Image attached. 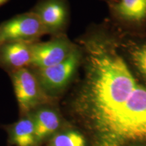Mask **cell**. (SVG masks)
<instances>
[{"instance_id": "obj_1", "label": "cell", "mask_w": 146, "mask_h": 146, "mask_svg": "<svg viewBox=\"0 0 146 146\" xmlns=\"http://www.w3.org/2000/svg\"><path fill=\"white\" fill-rule=\"evenodd\" d=\"M83 76L69 103L91 146L146 145V85L136 77L110 36H82Z\"/></svg>"}, {"instance_id": "obj_2", "label": "cell", "mask_w": 146, "mask_h": 146, "mask_svg": "<svg viewBox=\"0 0 146 146\" xmlns=\"http://www.w3.org/2000/svg\"><path fill=\"white\" fill-rule=\"evenodd\" d=\"M81 62L82 52L76 45L74 50L62 62L44 68H30L46 96L55 101L74 79Z\"/></svg>"}, {"instance_id": "obj_3", "label": "cell", "mask_w": 146, "mask_h": 146, "mask_svg": "<svg viewBox=\"0 0 146 146\" xmlns=\"http://www.w3.org/2000/svg\"><path fill=\"white\" fill-rule=\"evenodd\" d=\"M9 74L21 116L32 112L45 104L54 102L45 94L30 68L20 69Z\"/></svg>"}, {"instance_id": "obj_4", "label": "cell", "mask_w": 146, "mask_h": 146, "mask_svg": "<svg viewBox=\"0 0 146 146\" xmlns=\"http://www.w3.org/2000/svg\"><path fill=\"white\" fill-rule=\"evenodd\" d=\"M47 35L45 29L36 14L31 10L18 14L0 25V36L4 42L33 43Z\"/></svg>"}, {"instance_id": "obj_5", "label": "cell", "mask_w": 146, "mask_h": 146, "mask_svg": "<svg viewBox=\"0 0 146 146\" xmlns=\"http://www.w3.org/2000/svg\"><path fill=\"white\" fill-rule=\"evenodd\" d=\"M76 47L64 33L54 36L47 41L32 44V61L29 68H44L62 62Z\"/></svg>"}, {"instance_id": "obj_6", "label": "cell", "mask_w": 146, "mask_h": 146, "mask_svg": "<svg viewBox=\"0 0 146 146\" xmlns=\"http://www.w3.org/2000/svg\"><path fill=\"white\" fill-rule=\"evenodd\" d=\"M37 15L47 34H64L68 20V7L66 0H39L31 10Z\"/></svg>"}, {"instance_id": "obj_7", "label": "cell", "mask_w": 146, "mask_h": 146, "mask_svg": "<svg viewBox=\"0 0 146 146\" xmlns=\"http://www.w3.org/2000/svg\"><path fill=\"white\" fill-rule=\"evenodd\" d=\"M36 146H43L54 135L66 125L54 102L40 106L32 112Z\"/></svg>"}, {"instance_id": "obj_8", "label": "cell", "mask_w": 146, "mask_h": 146, "mask_svg": "<svg viewBox=\"0 0 146 146\" xmlns=\"http://www.w3.org/2000/svg\"><path fill=\"white\" fill-rule=\"evenodd\" d=\"M32 44L24 42H4L0 45V68L10 74L29 68L32 61Z\"/></svg>"}, {"instance_id": "obj_9", "label": "cell", "mask_w": 146, "mask_h": 146, "mask_svg": "<svg viewBox=\"0 0 146 146\" xmlns=\"http://www.w3.org/2000/svg\"><path fill=\"white\" fill-rule=\"evenodd\" d=\"M9 146H36L32 112L21 115L14 123L4 126Z\"/></svg>"}, {"instance_id": "obj_10", "label": "cell", "mask_w": 146, "mask_h": 146, "mask_svg": "<svg viewBox=\"0 0 146 146\" xmlns=\"http://www.w3.org/2000/svg\"><path fill=\"white\" fill-rule=\"evenodd\" d=\"M114 13L120 19L130 23H140L146 19V0H112Z\"/></svg>"}, {"instance_id": "obj_11", "label": "cell", "mask_w": 146, "mask_h": 146, "mask_svg": "<svg viewBox=\"0 0 146 146\" xmlns=\"http://www.w3.org/2000/svg\"><path fill=\"white\" fill-rule=\"evenodd\" d=\"M45 146H87L86 137L81 131L66 125L54 135Z\"/></svg>"}, {"instance_id": "obj_12", "label": "cell", "mask_w": 146, "mask_h": 146, "mask_svg": "<svg viewBox=\"0 0 146 146\" xmlns=\"http://www.w3.org/2000/svg\"><path fill=\"white\" fill-rule=\"evenodd\" d=\"M128 54L133 68L146 83V43L129 47Z\"/></svg>"}, {"instance_id": "obj_13", "label": "cell", "mask_w": 146, "mask_h": 146, "mask_svg": "<svg viewBox=\"0 0 146 146\" xmlns=\"http://www.w3.org/2000/svg\"><path fill=\"white\" fill-rule=\"evenodd\" d=\"M9 0H0V6H1V5L5 4V3H7Z\"/></svg>"}, {"instance_id": "obj_14", "label": "cell", "mask_w": 146, "mask_h": 146, "mask_svg": "<svg viewBox=\"0 0 146 146\" xmlns=\"http://www.w3.org/2000/svg\"><path fill=\"white\" fill-rule=\"evenodd\" d=\"M2 43V42H1V36H0V45Z\"/></svg>"}, {"instance_id": "obj_15", "label": "cell", "mask_w": 146, "mask_h": 146, "mask_svg": "<svg viewBox=\"0 0 146 146\" xmlns=\"http://www.w3.org/2000/svg\"><path fill=\"white\" fill-rule=\"evenodd\" d=\"M135 146H146L145 145H135Z\"/></svg>"}]
</instances>
